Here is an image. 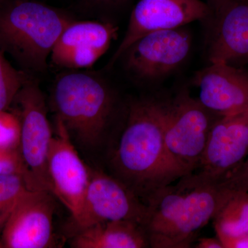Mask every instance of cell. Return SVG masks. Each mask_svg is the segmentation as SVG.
<instances>
[{
	"label": "cell",
	"instance_id": "25",
	"mask_svg": "<svg viewBox=\"0 0 248 248\" xmlns=\"http://www.w3.org/2000/svg\"><path fill=\"white\" fill-rule=\"evenodd\" d=\"M196 248H223V246L218 237H203L198 240V244Z\"/></svg>",
	"mask_w": 248,
	"mask_h": 248
},
{
	"label": "cell",
	"instance_id": "24",
	"mask_svg": "<svg viewBox=\"0 0 248 248\" xmlns=\"http://www.w3.org/2000/svg\"><path fill=\"white\" fill-rule=\"evenodd\" d=\"M86 4L97 9H109L120 6L127 0H84Z\"/></svg>",
	"mask_w": 248,
	"mask_h": 248
},
{
	"label": "cell",
	"instance_id": "23",
	"mask_svg": "<svg viewBox=\"0 0 248 248\" xmlns=\"http://www.w3.org/2000/svg\"><path fill=\"white\" fill-rule=\"evenodd\" d=\"M223 248H248V234L238 236H217Z\"/></svg>",
	"mask_w": 248,
	"mask_h": 248
},
{
	"label": "cell",
	"instance_id": "26",
	"mask_svg": "<svg viewBox=\"0 0 248 248\" xmlns=\"http://www.w3.org/2000/svg\"><path fill=\"white\" fill-rule=\"evenodd\" d=\"M234 0H206V3L213 10V12H215L217 10L221 9L222 6Z\"/></svg>",
	"mask_w": 248,
	"mask_h": 248
},
{
	"label": "cell",
	"instance_id": "12",
	"mask_svg": "<svg viewBox=\"0 0 248 248\" xmlns=\"http://www.w3.org/2000/svg\"><path fill=\"white\" fill-rule=\"evenodd\" d=\"M248 155V110L217 119L197 171L223 182Z\"/></svg>",
	"mask_w": 248,
	"mask_h": 248
},
{
	"label": "cell",
	"instance_id": "2",
	"mask_svg": "<svg viewBox=\"0 0 248 248\" xmlns=\"http://www.w3.org/2000/svg\"><path fill=\"white\" fill-rule=\"evenodd\" d=\"M164 99L130 102L126 123L110 161L112 175L143 203L152 193L182 176L169 159L164 138Z\"/></svg>",
	"mask_w": 248,
	"mask_h": 248
},
{
	"label": "cell",
	"instance_id": "17",
	"mask_svg": "<svg viewBox=\"0 0 248 248\" xmlns=\"http://www.w3.org/2000/svg\"><path fill=\"white\" fill-rule=\"evenodd\" d=\"M217 236L248 234V192H234L213 218Z\"/></svg>",
	"mask_w": 248,
	"mask_h": 248
},
{
	"label": "cell",
	"instance_id": "21",
	"mask_svg": "<svg viewBox=\"0 0 248 248\" xmlns=\"http://www.w3.org/2000/svg\"><path fill=\"white\" fill-rule=\"evenodd\" d=\"M21 124L16 112L8 110L0 112V149L19 150Z\"/></svg>",
	"mask_w": 248,
	"mask_h": 248
},
{
	"label": "cell",
	"instance_id": "5",
	"mask_svg": "<svg viewBox=\"0 0 248 248\" xmlns=\"http://www.w3.org/2000/svg\"><path fill=\"white\" fill-rule=\"evenodd\" d=\"M182 89L164 104V138L169 159L182 176L200 168L212 127L219 118Z\"/></svg>",
	"mask_w": 248,
	"mask_h": 248
},
{
	"label": "cell",
	"instance_id": "14",
	"mask_svg": "<svg viewBox=\"0 0 248 248\" xmlns=\"http://www.w3.org/2000/svg\"><path fill=\"white\" fill-rule=\"evenodd\" d=\"M198 100L219 117L248 110V71L226 63H210L194 78Z\"/></svg>",
	"mask_w": 248,
	"mask_h": 248
},
{
	"label": "cell",
	"instance_id": "9",
	"mask_svg": "<svg viewBox=\"0 0 248 248\" xmlns=\"http://www.w3.org/2000/svg\"><path fill=\"white\" fill-rule=\"evenodd\" d=\"M55 130L47 159L49 190L76 221L82 209L91 170L80 158L68 130L57 117Z\"/></svg>",
	"mask_w": 248,
	"mask_h": 248
},
{
	"label": "cell",
	"instance_id": "15",
	"mask_svg": "<svg viewBox=\"0 0 248 248\" xmlns=\"http://www.w3.org/2000/svg\"><path fill=\"white\" fill-rule=\"evenodd\" d=\"M208 54L210 63L248 64V0H234L213 12Z\"/></svg>",
	"mask_w": 248,
	"mask_h": 248
},
{
	"label": "cell",
	"instance_id": "3",
	"mask_svg": "<svg viewBox=\"0 0 248 248\" xmlns=\"http://www.w3.org/2000/svg\"><path fill=\"white\" fill-rule=\"evenodd\" d=\"M72 21L38 1L16 0L0 7V50L24 68L44 72L59 37Z\"/></svg>",
	"mask_w": 248,
	"mask_h": 248
},
{
	"label": "cell",
	"instance_id": "6",
	"mask_svg": "<svg viewBox=\"0 0 248 248\" xmlns=\"http://www.w3.org/2000/svg\"><path fill=\"white\" fill-rule=\"evenodd\" d=\"M192 37L185 27L149 32L130 46L125 57L127 70L141 81L155 82L169 76L186 61Z\"/></svg>",
	"mask_w": 248,
	"mask_h": 248
},
{
	"label": "cell",
	"instance_id": "11",
	"mask_svg": "<svg viewBox=\"0 0 248 248\" xmlns=\"http://www.w3.org/2000/svg\"><path fill=\"white\" fill-rule=\"evenodd\" d=\"M54 197L48 190H27L1 231L2 247H54Z\"/></svg>",
	"mask_w": 248,
	"mask_h": 248
},
{
	"label": "cell",
	"instance_id": "8",
	"mask_svg": "<svg viewBox=\"0 0 248 248\" xmlns=\"http://www.w3.org/2000/svg\"><path fill=\"white\" fill-rule=\"evenodd\" d=\"M147 206L120 179L102 171L91 170L84 203L74 221L77 232L100 222L129 220L143 226Z\"/></svg>",
	"mask_w": 248,
	"mask_h": 248
},
{
	"label": "cell",
	"instance_id": "7",
	"mask_svg": "<svg viewBox=\"0 0 248 248\" xmlns=\"http://www.w3.org/2000/svg\"><path fill=\"white\" fill-rule=\"evenodd\" d=\"M16 113L21 124L19 152L39 187L49 190L47 159L53 134L47 117L46 106L38 85L27 80L17 93Z\"/></svg>",
	"mask_w": 248,
	"mask_h": 248
},
{
	"label": "cell",
	"instance_id": "10",
	"mask_svg": "<svg viewBox=\"0 0 248 248\" xmlns=\"http://www.w3.org/2000/svg\"><path fill=\"white\" fill-rule=\"evenodd\" d=\"M213 11L202 0H139L126 32L109 65H112L135 41L149 32L184 27L191 22H208Z\"/></svg>",
	"mask_w": 248,
	"mask_h": 248
},
{
	"label": "cell",
	"instance_id": "19",
	"mask_svg": "<svg viewBox=\"0 0 248 248\" xmlns=\"http://www.w3.org/2000/svg\"><path fill=\"white\" fill-rule=\"evenodd\" d=\"M27 80L25 75L15 68L0 50V112L9 109Z\"/></svg>",
	"mask_w": 248,
	"mask_h": 248
},
{
	"label": "cell",
	"instance_id": "18",
	"mask_svg": "<svg viewBox=\"0 0 248 248\" xmlns=\"http://www.w3.org/2000/svg\"><path fill=\"white\" fill-rule=\"evenodd\" d=\"M29 190L21 176H0V231H2L18 202Z\"/></svg>",
	"mask_w": 248,
	"mask_h": 248
},
{
	"label": "cell",
	"instance_id": "1",
	"mask_svg": "<svg viewBox=\"0 0 248 248\" xmlns=\"http://www.w3.org/2000/svg\"><path fill=\"white\" fill-rule=\"evenodd\" d=\"M233 193L223 182L201 171L158 189L144 202L143 228L150 248H190Z\"/></svg>",
	"mask_w": 248,
	"mask_h": 248
},
{
	"label": "cell",
	"instance_id": "13",
	"mask_svg": "<svg viewBox=\"0 0 248 248\" xmlns=\"http://www.w3.org/2000/svg\"><path fill=\"white\" fill-rule=\"evenodd\" d=\"M117 31L111 23L72 21L55 44L50 54L51 61L71 69L91 68L107 51Z\"/></svg>",
	"mask_w": 248,
	"mask_h": 248
},
{
	"label": "cell",
	"instance_id": "22",
	"mask_svg": "<svg viewBox=\"0 0 248 248\" xmlns=\"http://www.w3.org/2000/svg\"><path fill=\"white\" fill-rule=\"evenodd\" d=\"M223 184L232 192H248V155L241 164L223 181Z\"/></svg>",
	"mask_w": 248,
	"mask_h": 248
},
{
	"label": "cell",
	"instance_id": "4",
	"mask_svg": "<svg viewBox=\"0 0 248 248\" xmlns=\"http://www.w3.org/2000/svg\"><path fill=\"white\" fill-rule=\"evenodd\" d=\"M53 102L57 118L71 138L86 147L97 146L102 141L115 109V95L108 86L84 73L60 77Z\"/></svg>",
	"mask_w": 248,
	"mask_h": 248
},
{
	"label": "cell",
	"instance_id": "16",
	"mask_svg": "<svg viewBox=\"0 0 248 248\" xmlns=\"http://www.w3.org/2000/svg\"><path fill=\"white\" fill-rule=\"evenodd\" d=\"M71 247L75 248H150L143 226L129 220L96 223L76 232Z\"/></svg>",
	"mask_w": 248,
	"mask_h": 248
},
{
	"label": "cell",
	"instance_id": "20",
	"mask_svg": "<svg viewBox=\"0 0 248 248\" xmlns=\"http://www.w3.org/2000/svg\"><path fill=\"white\" fill-rule=\"evenodd\" d=\"M13 174L24 178L29 190H42L24 164L19 150L0 149V176Z\"/></svg>",
	"mask_w": 248,
	"mask_h": 248
}]
</instances>
